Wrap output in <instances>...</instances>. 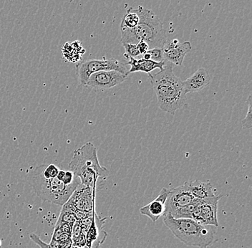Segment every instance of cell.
<instances>
[{"label": "cell", "instance_id": "1", "mask_svg": "<svg viewBox=\"0 0 252 248\" xmlns=\"http://www.w3.org/2000/svg\"><path fill=\"white\" fill-rule=\"evenodd\" d=\"M68 167L79 178L80 184L95 191L103 187L110 175L108 169L100 165L97 148L91 142H87L74 151Z\"/></svg>", "mask_w": 252, "mask_h": 248}, {"label": "cell", "instance_id": "25", "mask_svg": "<svg viewBox=\"0 0 252 248\" xmlns=\"http://www.w3.org/2000/svg\"><path fill=\"white\" fill-rule=\"evenodd\" d=\"M137 46H138V51H139L140 54L143 55L146 53L148 50H149V46L146 42L144 41H140L137 43Z\"/></svg>", "mask_w": 252, "mask_h": 248}, {"label": "cell", "instance_id": "18", "mask_svg": "<svg viewBox=\"0 0 252 248\" xmlns=\"http://www.w3.org/2000/svg\"><path fill=\"white\" fill-rule=\"evenodd\" d=\"M139 23V17L135 12L134 8L127 9V13L124 16L121 24V30L133 29Z\"/></svg>", "mask_w": 252, "mask_h": 248}, {"label": "cell", "instance_id": "19", "mask_svg": "<svg viewBox=\"0 0 252 248\" xmlns=\"http://www.w3.org/2000/svg\"><path fill=\"white\" fill-rule=\"evenodd\" d=\"M57 178L67 186H78L80 184V179L70 170H61L58 172Z\"/></svg>", "mask_w": 252, "mask_h": 248}, {"label": "cell", "instance_id": "24", "mask_svg": "<svg viewBox=\"0 0 252 248\" xmlns=\"http://www.w3.org/2000/svg\"><path fill=\"white\" fill-rule=\"evenodd\" d=\"M30 238H31L32 241L34 242L40 248H59L58 246H55L54 244H52V243L47 244V243L42 241L38 235H35L34 233H31L30 235Z\"/></svg>", "mask_w": 252, "mask_h": 248}, {"label": "cell", "instance_id": "16", "mask_svg": "<svg viewBox=\"0 0 252 248\" xmlns=\"http://www.w3.org/2000/svg\"><path fill=\"white\" fill-rule=\"evenodd\" d=\"M85 53L86 50L82 46L81 42L79 40L66 42L62 48L63 58L65 60L66 62H80L82 56Z\"/></svg>", "mask_w": 252, "mask_h": 248}, {"label": "cell", "instance_id": "11", "mask_svg": "<svg viewBox=\"0 0 252 248\" xmlns=\"http://www.w3.org/2000/svg\"><path fill=\"white\" fill-rule=\"evenodd\" d=\"M222 196V194H220L214 198L202 200V202L199 205V219L198 222L204 225L219 227L217 211L219 201Z\"/></svg>", "mask_w": 252, "mask_h": 248}, {"label": "cell", "instance_id": "6", "mask_svg": "<svg viewBox=\"0 0 252 248\" xmlns=\"http://www.w3.org/2000/svg\"><path fill=\"white\" fill-rule=\"evenodd\" d=\"M75 69L79 81L83 85H86L88 79L92 74L100 71H118L128 76V69L126 67V63L115 58L106 59L105 57L100 60L91 59L80 61L76 65Z\"/></svg>", "mask_w": 252, "mask_h": 248}, {"label": "cell", "instance_id": "3", "mask_svg": "<svg viewBox=\"0 0 252 248\" xmlns=\"http://www.w3.org/2000/svg\"><path fill=\"white\" fill-rule=\"evenodd\" d=\"M150 81L157 96L159 108L165 113L174 115L187 104V93L184 91L182 80L173 72L170 66L149 76Z\"/></svg>", "mask_w": 252, "mask_h": 248}, {"label": "cell", "instance_id": "27", "mask_svg": "<svg viewBox=\"0 0 252 248\" xmlns=\"http://www.w3.org/2000/svg\"><path fill=\"white\" fill-rule=\"evenodd\" d=\"M73 248H80V247H74L73 246Z\"/></svg>", "mask_w": 252, "mask_h": 248}, {"label": "cell", "instance_id": "15", "mask_svg": "<svg viewBox=\"0 0 252 248\" xmlns=\"http://www.w3.org/2000/svg\"><path fill=\"white\" fill-rule=\"evenodd\" d=\"M188 181L189 190L194 198L201 200H207L217 197L216 189L213 187L209 181H202L199 180Z\"/></svg>", "mask_w": 252, "mask_h": 248}, {"label": "cell", "instance_id": "5", "mask_svg": "<svg viewBox=\"0 0 252 248\" xmlns=\"http://www.w3.org/2000/svg\"><path fill=\"white\" fill-rule=\"evenodd\" d=\"M28 182L39 198L44 201L63 205L67 202L78 186H67L58 178H45L37 168L30 172Z\"/></svg>", "mask_w": 252, "mask_h": 248}, {"label": "cell", "instance_id": "9", "mask_svg": "<svg viewBox=\"0 0 252 248\" xmlns=\"http://www.w3.org/2000/svg\"><path fill=\"white\" fill-rule=\"evenodd\" d=\"M194 198L189 190L188 181L182 185L170 189L169 194L165 203V214H170L174 210L183 208L194 201Z\"/></svg>", "mask_w": 252, "mask_h": 248}, {"label": "cell", "instance_id": "23", "mask_svg": "<svg viewBox=\"0 0 252 248\" xmlns=\"http://www.w3.org/2000/svg\"><path fill=\"white\" fill-rule=\"evenodd\" d=\"M123 46L125 48L126 53L129 56L135 58V57L139 56V51H138L137 44L123 43Z\"/></svg>", "mask_w": 252, "mask_h": 248}, {"label": "cell", "instance_id": "14", "mask_svg": "<svg viewBox=\"0 0 252 248\" xmlns=\"http://www.w3.org/2000/svg\"><path fill=\"white\" fill-rule=\"evenodd\" d=\"M126 58H128L129 61L126 63V66H130V69L128 70V75L135 72H142L147 73L148 75L151 76L152 74L151 72L156 69L163 70L165 66V62L157 63L155 61H148V60L141 59L137 60L132 58L125 53L124 54Z\"/></svg>", "mask_w": 252, "mask_h": 248}, {"label": "cell", "instance_id": "26", "mask_svg": "<svg viewBox=\"0 0 252 248\" xmlns=\"http://www.w3.org/2000/svg\"><path fill=\"white\" fill-rule=\"evenodd\" d=\"M91 248H100V246H94V247H92Z\"/></svg>", "mask_w": 252, "mask_h": 248}, {"label": "cell", "instance_id": "28", "mask_svg": "<svg viewBox=\"0 0 252 248\" xmlns=\"http://www.w3.org/2000/svg\"><path fill=\"white\" fill-rule=\"evenodd\" d=\"M1 246V241H0V246Z\"/></svg>", "mask_w": 252, "mask_h": 248}, {"label": "cell", "instance_id": "22", "mask_svg": "<svg viewBox=\"0 0 252 248\" xmlns=\"http://www.w3.org/2000/svg\"><path fill=\"white\" fill-rule=\"evenodd\" d=\"M146 53L149 55L151 61L157 63L165 62L163 48L156 47V48L149 49Z\"/></svg>", "mask_w": 252, "mask_h": 248}, {"label": "cell", "instance_id": "10", "mask_svg": "<svg viewBox=\"0 0 252 248\" xmlns=\"http://www.w3.org/2000/svg\"><path fill=\"white\" fill-rule=\"evenodd\" d=\"M191 45L188 41L182 43L176 39L168 41L163 47L165 61H169L176 66H181L186 55L191 50Z\"/></svg>", "mask_w": 252, "mask_h": 248}, {"label": "cell", "instance_id": "20", "mask_svg": "<svg viewBox=\"0 0 252 248\" xmlns=\"http://www.w3.org/2000/svg\"><path fill=\"white\" fill-rule=\"evenodd\" d=\"M75 221H76V218L75 217L73 212L68 207L66 206L65 205H63L58 222H66V223H68L72 227Z\"/></svg>", "mask_w": 252, "mask_h": 248}, {"label": "cell", "instance_id": "13", "mask_svg": "<svg viewBox=\"0 0 252 248\" xmlns=\"http://www.w3.org/2000/svg\"><path fill=\"white\" fill-rule=\"evenodd\" d=\"M212 78L209 72L204 69L196 71L191 76L182 81L186 93H196L202 91L210 84Z\"/></svg>", "mask_w": 252, "mask_h": 248}, {"label": "cell", "instance_id": "21", "mask_svg": "<svg viewBox=\"0 0 252 248\" xmlns=\"http://www.w3.org/2000/svg\"><path fill=\"white\" fill-rule=\"evenodd\" d=\"M247 104L248 105L247 115L245 118L242 120V124L243 129H251L252 127V94L249 95L247 99Z\"/></svg>", "mask_w": 252, "mask_h": 248}, {"label": "cell", "instance_id": "7", "mask_svg": "<svg viewBox=\"0 0 252 248\" xmlns=\"http://www.w3.org/2000/svg\"><path fill=\"white\" fill-rule=\"evenodd\" d=\"M95 192L93 188L80 184L64 205L73 213L76 210L91 213L94 210Z\"/></svg>", "mask_w": 252, "mask_h": 248}, {"label": "cell", "instance_id": "8", "mask_svg": "<svg viewBox=\"0 0 252 248\" xmlns=\"http://www.w3.org/2000/svg\"><path fill=\"white\" fill-rule=\"evenodd\" d=\"M127 79V75L118 71H100L90 76L86 86L96 90L109 89L121 84Z\"/></svg>", "mask_w": 252, "mask_h": 248}, {"label": "cell", "instance_id": "12", "mask_svg": "<svg viewBox=\"0 0 252 248\" xmlns=\"http://www.w3.org/2000/svg\"><path fill=\"white\" fill-rule=\"evenodd\" d=\"M169 192L170 189L163 187L155 200L141 208V214L149 217L152 222H157L160 216L164 214L165 203Z\"/></svg>", "mask_w": 252, "mask_h": 248}, {"label": "cell", "instance_id": "4", "mask_svg": "<svg viewBox=\"0 0 252 248\" xmlns=\"http://www.w3.org/2000/svg\"><path fill=\"white\" fill-rule=\"evenodd\" d=\"M163 222L173 235L187 246L208 248L214 241L215 231L212 226L202 225L188 218L176 219L170 214L164 215Z\"/></svg>", "mask_w": 252, "mask_h": 248}, {"label": "cell", "instance_id": "2", "mask_svg": "<svg viewBox=\"0 0 252 248\" xmlns=\"http://www.w3.org/2000/svg\"><path fill=\"white\" fill-rule=\"evenodd\" d=\"M139 17V23L133 29L121 31V43L137 44L144 41L149 49L163 48L168 42L163 23L151 9L138 6L134 8Z\"/></svg>", "mask_w": 252, "mask_h": 248}, {"label": "cell", "instance_id": "17", "mask_svg": "<svg viewBox=\"0 0 252 248\" xmlns=\"http://www.w3.org/2000/svg\"><path fill=\"white\" fill-rule=\"evenodd\" d=\"M202 202V200L195 199L194 201L188 205L183 207V208H179V209L174 210L172 213H170V215L176 219H180V218H188L191 219L192 214L193 211L196 209V207Z\"/></svg>", "mask_w": 252, "mask_h": 248}]
</instances>
